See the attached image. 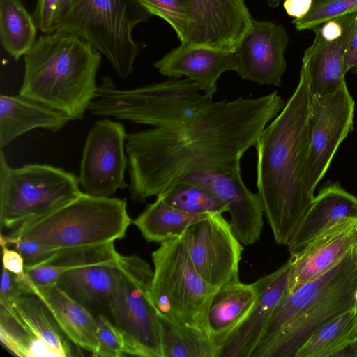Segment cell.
Returning <instances> with one entry per match:
<instances>
[{
    "label": "cell",
    "instance_id": "1",
    "mask_svg": "<svg viewBox=\"0 0 357 357\" xmlns=\"http://www.w3.org/2000/svg\"><path fill=\"white\" fill-rule=\"evenodd\" d=\"M284 105L277 91L256 98L213 101L183 123L127 134L130 199L157 197L197 169H241L242 156Z\"/></svg>",
    "mask_w": 357,
    "mask_h": 357
},
{
    "label": "cell",
    "instance_id": "2",
    "mask_svg": "<svg viewBox=\"0 0 357 357\" xmlns=\"http://www.w3.org/2000/svg\"><path fill=\"white\" fill-rule=\"evenodd\" d=\"M311 95L304 75L255 144L257 187L275 242L287 245L314 195L305 182Z\"/></svg>",
    "mask_w": 357,
    "mask_h": 357
},
{
    "label": "cell",
    "instance_id": "3",
    "mask_svg": "<svg viewBox=\"0 0 357 357\" xmlns=\"http://www.w3.org/2000/svg\"><path fill=\"white\" fill-rule=\"evenodd\" d=\"M356 289L357 245L324 274L284 294L250 357H295L317 330L357 306Z\"/></svg>",
    "mask_w": 357,
    "mask_h": 357
},
{
    "label": "cell",
    "instance_id": "4",
    "mask_svg": "<svg viewBox=\"0 0 357 357\" xmlns=\"http://www.w3.org/2000/svg\"><path fill=\"white\" fill-rule=\"evenodd\" d=\"M101 54L72 34L42 35L24 56L19 94L82 120L98 89Z\"/></svg>",
    "mask_w": 357,
    "mask_h": 357
},
{
    "label": "cell",
    "instance_id": "5",
    "mask_svg": "<svg viewBox=\"0 0 357 357\" xmlns=\"http://www.w3.org/2000/svg\"><path fill=\"white\" fill-rule=\"evenodd\" d=\"M132 222L126 199L82 192L54 211L22 224L7 236L58 249L82 248L123 238Z\"/></svg>",
    "mask_w": 357,
    "mask_h": 357
},
{
    "label": "cell",
    "instance_id": "6",
    "mask_svg": "<svg viewBox=\"0 0 357 357\" xmlns=\"http://www.w3.org/2000/svg\"><path fill=\"white\" fill-rule=\"evenodd\" d=\"M213 101L188 78L120 89L104 76L89 110L96 116L168 127L190 120Z\"/></svg>",
    "mask_w": 357,
    "mask_h": 357
},
{
    "label": "cell",
    "instance_id": "7",
    "mask_svg": "<svg viewBox=\"0 0 357 357\" xmlns=\"http://www.w3.org/2000/svg\"><path fill=\"white\" fill-rule=\"evenodd\" d=\"M153 15L141 0H71L56 31L77 36L102 54L121 79L134 70L140 52L135 27Z\"/></svg>",
    "mask_w": 357,
    "mask_h": 357
},
{
    "label": "cell",
    "instance_id": "8",
    "mask_svg": "<svg viewBox=\"0 0 357 357\" xmlns=\"http://www.w3.org/2000/svg\"><path fill=\"white\" fill-rule=\"evenodd\" d=\"M78 177L45 164L10 167L0 153V225L1 232L43 216L78 197Z\"/></svg>",
    "mask_w": 357,
    "mask_h": 357
},
{
    "label": "cell",
    "instance_id": "9",
    "mask_svg": "<svg viewBox=\"0 0 357 357\" xmlns=\"http://www.w3.org/2000/svg\"><path fill=\"white\" fill-rule=\"evenodd\" d=\"M120 273L107 317L123 335L126 355L162 357L158 311L151 297L153 271L137 255H119Z\"/></svg>",
    "mask_w": 357,
    "mask_h": 357
},
{
    "label": "cell",
    "instance_id": "10",
    "mask_svg": "<svg viewBox=\"0 0 357 357\" xmlns=\"http://www.w3.org/2000/svg\"><path fill=\"white\" fill-rule=\"evenodd\" d=\"M151 297L158 312L185 326L206 330V311L217 289L199 275L181 237L152 253Z\"/></svg>",
    "mask_w": 357,
    "mask_h": 357
},
{
    "label": "cell",
    "instance_id": "11",
    "mask_svg": "<svg viewBox=\"0 0 357 357\" xmlns=\"http://www.w3.org/2000/svg\"><path fill=\"white\" fill-rule=\"evenodd\" d=\"M17 282L11 295L0 301L2 345L20 357L73 356L72 342L47 305L29 287Z\"/></svg>",
    "mask_w": 357,
    "mask_h": 357
},
{
    "label": "cell",
    "instance_id": "12",
    "mask_svg": "<svg viewBox=\"0 0 357 357\" xmlns=\"http://www.w3.org/2000/svg\"><path fill=\"white\" fill-rule=\"evenodd\" d=\"M119 255L109 243L61 249L47 262L59 274L56 284L97 318L107 316L120 273Z\"/></svg>",
    "mask_w": 357,
    "mask_h": 357
},
{
    "label": "cell",
    "instance_id": "13",
    "mask_svg": "<svg viewBox=\"0 0 357 357\" xmlns=\"http://www.w3.org/2000/svg\"><path fill=\"white\" fill-rule=\"evenodd\" d=\"M354 107L346 82L333 93L311 96L305 182L313 195L337 149L352 130Z\"/></svg>",
    "mask_w": 357,
    "mask_h": 357
},
{
    "label": "cell",
    "instance_id": "14",
    "mask_svg": "<svg viewBox=\"0 0 357 357\" xmlns=\"http://www.w3.org/2000/svg\"><path fill=\"white\" fill-rule=\"evenodd\" d=\"M181 238L202 278L218 289L240 281L243 248L222 214H210L195 222Z\"/></svg>",
    "mask_w": 357,
    "mask_h": 357
},
{
    "label": "cell",
    "instance_id": "15",
    "mask_svg": "<svg viewBox=\"0 0 357 357\" xmlns=\"http://www.w3.org/2000/svg\"><path fill=\"white\" fill-rule=\"evenodd\" d=\"M126 136L121 122L109 119L95 122L86 139L78 177L85 193L113 197L118 190L129 187L125 181Z\"/></svg>",
    "mask_w": 357,
    "mask_h": 357
},
{
    "label": "cell",
    "instance_id": "16",
    "mask_svg": "<svg viewBox=\"0 0 357 357\" xmlns=\"http://www.w3.org/2000/svg\"><path fill=\"white\" fill-rule=\"evenodd\" d=\"M356 20L357 11L328 20L314 30V41L305 51L300 70L311 96L333 93L346 82L344 54Z\"/></svg>",
    "mask_w": 357,
    "mask_h": 357
},
{
    "label": "cell",
    "instance_id": "17",
    "mask_svg": "<svg viewBox=\"0 0 357 357\" xmlns=\"http://www.w3.org/2000/svg\"><path fill=\"white\" fill-rule=\"evenodd\" d=\"M178 181L200 185L215 195L227 206L231 227L241 243L250 245L259 240L264 225L262 204L259 194L244 184L241 169H200L184 174Z\"/></svg>",
    "mask_w": 357,
    "mask_h": 357
},
{
    "label": "cell",
    "instance_id": "18",
    "mask_svg": "<svg viewBox=\"0 0 357 357\" xmlns=\"http://www.w3.org/2000/svg\"><path fill=\"white\" fill-rule=\"evenodd\" d=\"M288 43L282 25L252 19L234 51L236 73L242 79L280 87L287 68Z\"/></svg>",
    "mask_w": 357,
    "mask_h": 357
},
{
    "label": "cell",
    "instance_id": "19",
    "mask_svg": "<svg viewBox=\"0 0 357 357\" xmlns=\"http://www.w3.org/2000/svg\"><path fill=\"white\" fill-rule=\"evenodd\" d=\"M252 17L244 0H192L185 45L234 52Z\"/></svg>",
    "mask_w": 357,
    "mask_h": 357
},
{
    "label": "cell",
    "instance_id": "20",
    "mask_svg": "<svg viewBox=\"0 0 357 357\" xmlns=\"http://www.w3.org/2000/svg\"><path fill=\"white\" fill-rule=\"evenodd\" d=\"M291 261L253 282L257 296L246 315L218 344L217 357H250L287 290Z\"/></svg>",
    "mask_w": 357,
    "mask_h": 357
},
{
    "label": "cell",
    "instance_id": "21",
    "mask_svg": "<svg viewBox=\"0 0 357 357\" xmlns=\"http://www.w3.org/2000/svg\"><path fill=\"white\" fill-rule=\"evenodd\" d=\"M357 245V220H344L329 227L291 254L287 293L324 274Z\"/></svg>",
    "mask_w": 357,
    "mask_h": 357
},
{
    "label": "cell",
    "instance_id": "22",
    "mask_svg": "<svg viewBox=\"0 0 357 357\" xmlns=\"http://www.w3.org/2000/svg\"><path fill=\"white\" fill-rule=\"evenodd\" d=\"M154 67L168 77L185 76L204 93L213 98L221 75L230 70L236 72L237 58L234 52L181 44L156 61Z\"/></svg>",
    "mask_w": 357,
    "mask_h": 357
},
{
    "label": "cell",
    "instance_id": "23",
    "mask_svg": "<svg viewBox=\"0 0 357 357\" xmlns=\"http://www.w3.org/2000/svg\"><path fill=\"white\" fill-rule=\"evenodd\" d=\"M349 219L357 220V197L338 183L322 188L287 243L289 252H296L329 227Z\"/></svg>",
    "mask_w": 357,
    "mask_h": 357
},
{
    "label": "cell",
    "instance_id": "24",
    "mask_svg": "<svg viewBox=\"0 0 357 357\" xmlns=\"http://www.w3.org/2000/svg\"><path fill=\"white\" fill-rule=\"evenodd\" d=\"M70 120L63 112L35 100L18 95L0 96V147L35 128L52 132L61 130Z\"/></svg>",
    "mask_w": 357,
    "mask_h": 357
},
{
    "label": "cell",
    "instance_id": "25",
    "mask_svg": "<svg viewBox=\"0 0 357 357\" xmlns=\"http://www.w3.org/2000/svg\"><path fill=\"white\" fill-rule=\"evenodd\" d=\"M26 286L32 289L47 305L68 340L96 356L98 349L96 317L56 284L45 287Z\"/></svg>",
    "mask_w": 357,
    "mask_h": 357
},
{
    "label": "cell",
    "instance_id": "26",
    "mask_svg": "<svg viewBox=\"0 0 357 357\" xmlns=\"http://www.w3.org/2000/svg\"><path fill=\"white\" fill-rule=\"evenodd\" d=\"M253 283L240 281L218 288L206 311V330L218 344L246 315L256 298Z\"/></svg>",
    "mask_w": 357,
    "mask_h": 357
},
{
    "label": "cell",
    "instance_id": "27",
    "mask_svg": "<svg viewBox=\"0 0 357 357\" xmlns=\"http://www.w3.org/2000/svg\"><path fill=\"white\" fill-rule=\"evenodd\" d=\"M208 215L179 211L157 197L132 220V223L146 241L162 243L181 237L187 227Z\"/></svg>",
    "mask_w": 357,
    "mask_h": 357
},
{
    "label": "cell",
    "instance_id": "28",
    "mask_svg": "<svg viewBox=\"0 0 357 357\" xmlns=\"http://www.w3.org/2000/svg\"><path fill=\"white\" fill-rule=\"evenodd\" d=\"M162 357H217L208 333L176 323L158 312Z\"/></svg>",
    "mask_w": 357,
    "mask_h": 357
},
{
    "label": "cell",
    "instance_id": "29",
    "mask_svg": "<svg viewBox=\"0 0 357 357\" xmlns=\"http://www.w3.org/2000/svg\"><path fill=\"white\" fill-rule=\"evenodd\" d=\"M36 24L22 0H0V37L2 47L19 60L36 40Z\"/></svg>",
    "mask_w": 357,
    "mask_h": 357
},
{
    "label": "cell",
    "instance_id": "30",
    "mask_svg": "<svg viewBox=\"0 0 357 357\" xmlns=\"http://www.w3.org/2000/svg\"><path fill=\"white\" fill-rule=\"evenodd\" d=\"M357 338V306L321 327L300 347L295 357H332Z\"/></svg>",
    "mask_w": 357,
    "mask_h": 357
},
{
    "label": "cell",
    "instance_id": "31",
    "mask_svg": "<svg viewBox=\"0 0 357 357\" xmlns=\"http://www.w3.org/2000/svg\"><path fill=\"white\" fill-rule=\"evenodd\" d=\"M157 197L179 211L193 214H222L227 206L211 190L200 185L178 181Z\"/></svg>",
    "mask_w": 357,
    "mask_h": 357
},
{
    "label": "cell",
    "instance_id": "32",
    "mask_svg": "<svg viewBox=\"0 0 357 357\" xmlns=\"http://www.w3.org/2000/svg\"><path fill=\"white\" fill-rule=\"evenodd\" d=\"M356 11L357 0H312L309 11L293 23L298 31H314L328 20Z\"/></svg>",
    "mask_w": 357,
    "mask_h": 357
},
{
    "label": "cell",
    "instance_id": "33",
    "mask_svg": "<svg viewBox=\"0 0 357 357\" xmlns=\"http://www.w3.org/2000/svg\"><path fill=\"white\" fill-rule=\"evenodd\" d=\"M153 15L165 20L175 31L181 43L188 37L192 0H141Z\"/></svg>",
    "mask_w": 357,
    "mask_h": 357
},
{
    "label": "cell",
    "instance_id": "34",
    "mask_svg": "<svg viewBox=\"0 0 357 357\" xmlns=\"http://www.w3.org/2000/svg\"><path fill=\"white\" fill-rule=\"evenodd\" d=\"M0 243L17 250L24 258L25 268L46 263L61 250L33 240L10 237L3 233Z\"/></svg>",
    "mask_w": 357,
    "mask_h": 357
},
{
    "label": "cell",
    "instance_id": "35",
    "mask_svg": "<svg viewBox=\"0 0 357 357\" xmlns=\"http://www.w3.org/2000/svg\"><path fill=\"white\" fill-rule=\"evenodd\" d=\"M71 0H38L33 19L43 33H55L68 13Z\"/></svg>",
    "mask_w": 357,
    "mask_h": 357
},
{
    "label": "cell",
    "instance_id": "36",
    "mask_svg": "<svg viewBox=\"0 0 357 357\" xmlns=\"http://www.w3.org/2000/svg\"><path fill=\"white\" fill-rule=\"evenodd\" d=\"M98 349L96 356L120 357L126 355V344L119 330L105 315L97 318Z\"/></svg>",
    "mask_w": 357,
    "mask_h": 357
},
{
    "label": "cell",
    "instance_id": "37",
    "mask_svg": "<svg viewBox=\"0 0 357 357\" xmlns=\"http://www.w3.org/2000/svg\"><path fill=\"white\" fill-rule=\"evenodd\" d=\"M2 248L3 268L16 275H22L25 273V264L22 255L15 249L6 245H1Z\"/></svg>",
    "mask_w": 357,
    "mask_h": 357
},
{
    "label": "cell",
    "instance_id": "38",
    "mask_svg": "<svg viewBox=\"0 0 357 357\" xmlns=\"http://www.w3.org/2000/svg\"><path fill=\"white\" fill-rule=\"evenodd\" d=\"M312 4V0H284V8L289 16L297 19L305 15Z\"/></svg>",
    "mask_w": 357,
    "mask_h": 357
},
{
    "label": "cell",
    "instance_id": "39",
    "mask_svg": "<svg viewBox=\"0 0 357 357\" xmlns=\"http://www.w3.org/2000/svg\"><path fill=\"white\" fill-rule=\"evenodd\" d=\"M344 68L346 73L353 68H357V20L344 54Z\"/></svg>",
    "mask_w": 357,
    "mask_h": 357
},
{
    "label": "cell",
    "instance_id": "40",
    "mask_svg": "<svg viewBox=\"0 0 357 357\" xmlns=\"http://www.w3.org/2000/svg\"><path fill=\"white\" fill-rule=\"evenodd\" d=\"M17 284L18 282L16 279V275L3 268L0 290V301H6L14 291Z\"/></svg>",
    "mask_w": 357,
    "mask_h": 357
},
{
    "label": "cell",
    "instance_id": "41",
    "mask_svg": "<svg viewBox=\"0 0 357 357\" xmlns=\"http://www.w3.org/2000/svg\"><path fill=\"white\" fill-rule=\"evenodd\" d=\"M357 357V338L350 341L332 355V357Z\"/></svg>",
    "mask_w": 357,
    "mask_h": 357
},
{
    "label": "cell",
    "instance_id": "42",
    "mask_svg": "<svg viewBox=\"0 0 357 357\" xmlns=\"http://www.w3.org/2000/svg\"><path fill=\"white\" fill-rule=\"evenodd\" d=\"M266 1H267L268 6L271 7H273V8L277 7L281 1V0H266Z\"/></svg>",
    "mask_w": 357,
    "mask_h": 357
},
{
    "label": "cell",
    "instance_id": "43",
    "mask_svg": "<svg viewBox=\"0 0 357 357\" xmlns=\"http://www.w3.org/2000/svg\"><path fill=\"white\" fill-rule=\"evenodd\" d=\"M354 298H355V300L357 302V289L355 291V294H354Z\"/></svg>",
    "mask_w": 357,
    "mask_h": 357
},
{
    "label": "cell",
    "instance_id": "44",
    "mask_svg": "<svg viewBox=\"0 0 357 357\" xmlns=\"http://www.w3.org/2000/svg\"><path fill=\"white\" fill-rule=\"evenodd\" d=\"M356 71H357V68H356Z\"/></svg>",
    "mask_w": 357,
    "mask_h": 357
}]
</instances>
